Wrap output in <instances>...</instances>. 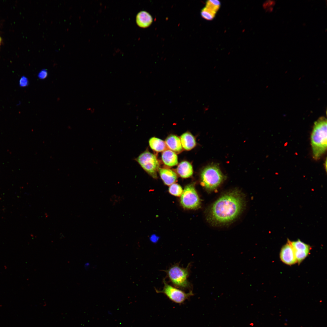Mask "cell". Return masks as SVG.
Returning a JSON list of instances; mask_svg holds the SVG:
<instances>
[{"instance_id":"obj_1","label":"cell","mask_w":327,"mask_h":327,"mask_svg":"<svg viewBox=\"0 0 327 327\" xmlns=\"http://www.w3.org/2000/svg\"><path fill=\"white\" fill-rule=\"evenodd\" d=\"M244 206L242 193L237 189L230 190L221 195L212 205L208 212L207 220L214 225L227 224L239 216Z\"/></svg>"},{"instance_id":"obj_2","label":"cell","mask_w":327,"mask_h":327,"mask_svg":"<svg viewBox=\"0 0 327 327\" xmlns=\"http://www.w3.org/2000/svg\"><path fill=\"white\" fill-rule=\"evenodd\" d=\"M313 158H320L327 149V120L324 117L314 123L311 137Z\"/></svg>"},{"instance_id":"obj_3","label":"cell","mask_w":327,"mask_h":327,"mask_svg":"<svg viewBox=\"0 0 327 327\" xmlns=\"http://www.w3.org/2000/svg\"><path fill=\"white\" fill-rule=\"evenodd\" d=\"M225 179L219 167L211 165L205 167L200 174L201 184L208 191L216 189Z\"/></svg>"},{"instance_id":"obj_4","label":"cell","mask_w":327,"mask_h":327,"mask_svg":"<svg viewBox=\"0 0 327 327\" xmlns=\"http://www.w3.org/2000/svg\"><path fill=\"white\" fill-rule=\"evenodd\" d=\"M190 264L185 268L179 264L172 265L165 271L170 282L174 287L181 289H190L191 284L188 280L190 272Z\"/></svg>"},{"instance_id":"obj_5","label":"cell","mask_w":327,"mask_h":327,"mask_svg":"<svg viewBox=\"0 0 327 327\" xmlns=\"http://www.w3.org/2000/svg\"><path fill=\"white\" fill-rule=\"evenodd\" d=\"M134 160L148 174L154 178H157L159 163L154 154L146 150Z\"/></svg>"},{"instance_id":"obj_6","label":"cell","mask_w":327,"mask_h":327,"mask_svg":"<svg viewBox=\"0 0 327 327\" xmlns=\"http://www.w3.org/2000/svg\"><path fill=\"white\" fill-rule=\"evenodd\" d=\"M164 286L161 290L155 289L157 293H162L166 295L172 302L179 304L183 303L187 299L193 295L192 290L186 293L179 289L168 284L165 281L163 280Z\"/></svg>"},{"instance_id":"obj_7","label":"cell","mask_w":327,"mask_h":327,"mask_svg":"<svg viewBox=\"0 0 327 327\" xmlns=\"http://www.w3.org/2000/svg\"><path fill=\"white\" fill-rule=\"evenodd\" d=\"M180 203L187 209H196L200 206V199L193 184H188L184 188L181 196Z\"/></svg>"},{"instance_id":"obj_8","label":"cell","mask_w":327,"mask_h":327,"mask_svg":"<svg viewBox=\"0 0 327 327\" xmlns=\"http://www.w3.org/2000/svg\"><path fill=\"white\" fill-rule=\"evenodd\" d=\"M280 257L282 262L288 265L294 264L297 262L294 249L289 240L282 248Z\"/></svg>"},{"instance_id":"obj_9","label":"cell","mask_w":327,"mask_h":327,"mask_svg":"<svg viewBox=\"0 0 327 327\" xmlns=\"http://www.w3.org/2000/svg\"><path fill=\"white\" fill-rule=\"evenodd\" d=\"M159 173L164 183L167 185H170L177 180V174L171 169L166 168H159Z\"/></svg>"},{"instance_id":"obj_10","label":"cell","mask_w":327,"mask_h":327,"mask_svg":"<svg viewBox=\"0 0 327 327\" xmlns=\"http://www.w3.org/2000/svg\"><path fill=\"white\" fill-rule=\"evenodd\" d=\"M167 148L175 153H178L182 150L180 138L174 135H171L166 139L165 142Z\"/></svg>"},{"instance_id":"obj_11","label":"cell","mask_w":327,"mask_h":327,"mask_svg":"<svg viewBox=\"0 0 327 327\" xmlns=\"http://www.w3.org/2000/svg\"><path fill=\"white\" fill-rule=\"evenodd\" d=\"M177 171L178 175L183 178H187L193 174V167L191 164L187 161L181 162L178 165Z\"/></svg>"},{"instance_id":"obj_12","label":"cell","mask_w":327,"mask_h":327,"mask_svg":"<svg viewBox=\"0 0 327 327\" xmlns=\"http://www.w3.org/2000/svg\"><path fill=\"white\" fill-rule=\"evenodd\" d=\"M164 163L169 167H173L178 164L177 156L175 153L170 150L167 149L164 151L161 156Z\"/></svg>"},{"instance_id":"obj_13","label":"cell","mask_w":327,"mask_h":327,"mask_svg":"<svg viewBox=\"0 0 327 327\" xmlns=\"http://www.w3.org/2000/svg\"><path fill=\"white\" fill-rule=\"evenodd\" d=\"M180 139L182 147L186 150H190L196 145L195 139L190 132H186L183 134Z\"/></svg>"},{"instance_id":"obj_14","label":"cell","mask_w":327,"mask_h":327,"mask_svg":"<svg viewBox=\"0 0 327 327\" xmlns=\"http://www.w3.org/2000/svg\"><path fill=\"white\" fill-rule=\"evenodd\" d=\"M136 22L140 27L145 28L150 26L153 22V18L151 15L145 11H142L137 14L136 18Z\"/></svg>"},{"instance_id":"obj_15","label":"cell","mask_w":327,"mask_h":327,"mask_svg":"<svg viewBox=\"0 0 327 327\" xmlns=\"http://www.w3.org/2000/svg\"><path fill=\"white\" fill-rule=\"evenodd\" d=\"M149 144L150 148L157 152H163L167 148L164 141L155 137L149 139Z\"/></svg>"},{"instance_id":"obj_16","label":"cell","mask_w":327,"mask_h":327,"mask_svg":"<svg viewBox=\"0 0 327 327\" xmlns=\"http://www.w3.org/2000/svg\"><path fill=\"white\" fill-rule=\"evenodd\" d=\"M290 243L294 250L309 251L310 246L299 239Z\"/></svg>"},{"instance_id":"obj_17","label":"cell","mask_w":327,"mask_h":327,"mask_svg":"<svg viewBox=\"0 0 327 327\" xmlns=\"http://www.w3.org/2000/svg\"><path fill=\"white\" fill-rule=\"evenodd\" d=\"M169 192L171 194L177 197L181 196L183 190L179 184L174 183L171 185L169 188Z\"/></svg>"},{"instance_id":"obj_18","label":"cell","mask_w":327,"mask_h":327,"mask_svg":"<svg viewBox=\"0 0 327 327\" xmlns=\"http://www.w3.org/2000/svg\"><path fill=\"white\" fill-rule=\"evenodd\" d=\"M216 13L209 8L205 7L202 9L201 15L203 18L208 20H211L214 18Z\"/></svg>"},{"instance_id":"obj_19","label":"cell","mask_w":327,"mask_h":327,"mask_svg":"<svg viewBox=\"0 0 327 327\" xmlns=\"http://www.w3.org/2000/svg\"><path fill=\"white\" fill-rule=\"evenodd\" d=\"M220 6V2L219 0H209L206 2L205 7L216 13Z\"/></svg>"},{"instance_id":"obj_20","label":"cell","mask_w":327,"mask_h":327,"mask_svg":"<svg viewBox=\"0 0 327 327\" xmlns=\"http://www.w3.org/2000/svg\"><path fill=\"white\" fill-rule=\"evenodd\" d=\"M294 251L297 261L299 263H300L307 256L309 252L304 251L294 250Z\"/></svg>"},{"instance_id":"obj_21","label":"cell","mask_w":327,"mask_h":327,"mask_svg":"<svg viewBox=\"0 0 327 327\" xmlns=\"http://www.w3.org/2000/svg\"><path fill=\"white\" fill-rule=\"evenodd\" d=\"M18 85L20 87L25 88L28 86L29 81L28 78L25 76H22L19 78L18 81Z\"/></svg>"},{"instance_id":"obj_22","label":"cell","mask_w":327,"mask_h":327,"mask_svg":"<svg viewBox=\"0 0 327 327\" xmlns=\"http://www.w3.org/2000/svg\"><path fill=\"white\" fill-rule=\"evenodd\" d=\"M48 75V72L46 69L41 70L38 74V78L40 79H44L46 78Z\"/></svg>"},{"instance_id":"obj_23","label":"cell","mask_w":327,"mask_h":327,"mask_svg":"<svg viewBox=\"0 0 327 327\" xmlns=\"http://www.w3.org/2000/svg\"><path fill=\"white\" fill-rule=\"evenodd\" d=\"M275 3V2L274 1H267L264 3L263 7L265 9H267L272 5H273Z\"/></svg>"},{"instance_id":"obj_24","label":"cell","mask_w":327,"mask_h":327,"mask_svg":"<svg viewBox=\"0 0 327 327\" xmlns=\"http://www.w3.org/2000/svg\"><path fill=\"white\" fill-rule=\"evenodd\" d=\"M2 42V38L0 35V45H1Z\"/></svg>"},{"instance_id":"obj_25","label":"cell","mask_w":327,"mask_h":327,"mask_svg":"<svg viewBox=\"0 0 327 327\" xmlns=\"http://www.w3.org/2000/svg\"><path fill=\"white\" fill-rule=\"evenodd\" d=\"M20 104H21V102H20V101H19V102H18V103H17V106H19V105H20Z\"/></svg>"}]
</instances>
